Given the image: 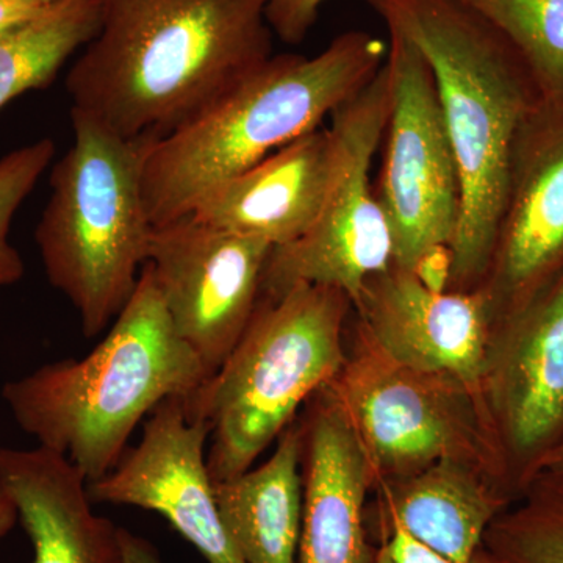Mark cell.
<instances>
[{
	"instance_id": "obj_1",
	"label": "cell",
	"mask_w": 563,
	"mask_h": 563,
	"mask_svg": "<svg viewBox=\"0 0 563 563\" xmlns=\"http://www.w3.org/2000/svg\"><path fill=\"white\" fill-rule=\"evenodd\" d=\"M101 24L70 66L73 107L131 141L161 140L273 55L266 0H99Z\"/></svg>"
},
{
	"instance_id": "obj_2",
	"label": "cell",
	"mask_w": 563,
	"mask_h": 563,
	"mask_svg": "<svg viewBox=\"0 0 563 563\" xmlns=\"http://www.w3.org/2000/svg\"><path fill=\"white\" fill-rule=\"evenodd\" d=\"M421 52L461 176L450 290H479L490 266L521 125L543 101L521 55L457 0H363Z\"/></svg>"
},
{
	"instance_id": "obj_3",
	"label": "cell",
	"mask_w": 563,
	"mask_h": 563,
	"mask_svg": "<svg viewBox=\"0 0 563 563\" xmlns=\"http://www.w3.org/2000/svg\"><path fill=\"white\" fill-rule=\"evenodd\" d=\"M387 55L388 43L362 31L335 36L313 57L273 54L195 120L144 143L141 190L152 228L188 217L222 181L322 128Z\"/></svg>"
},
{
	"instance_id": "obj_4",
	"label": "cell",
	"mask_w": 563,
	"mask_h": 563,
	"mask_svg": "<svg viewBox=\"0 0 563 563\" xmlns=\"http://www.w3.org/2000/svg\"><path fill=\"white\" fill-rule=\"evenodd\" d=\"M110 325L87 357L46 363L2 388L22 431L65 455L88 483L118 465L158 404L185 398L209 377L174 329L147 263Z\"/></svg>"
},
{
	"instance_id": "obj_5",
	"label": "cell",
	"mask_w": 563,
	"mask_h": 563,
	"mask_svg": "<svg viewBox=\"0 0 563 563\" xmlns=\"http://www.w3.org/2000/svg\"><path fill=\"white\" fill-rule=\"evenodd\" d=\"M351 309L346 292L322 285L262 296L228 358L184 398L188 417L210 426L207 465L214 483L254 466L299 407L339 376Z\"/></svg>"
},
{
	"instance_id": "obj_6",
	"label": "cell",
	"mask_w": 563,
	"mask_h": 563,
	"mask_svg": "<svg viewBox=\"0 0 563 563\" xmlns=\"http://www.w3.org/2000/svg\"><path fill=\"white\" fill-rule=\"evenodd\" d=\"M73 144L51 173L36 228L52 287L79 313L87 339L106 331L135 291L152 224L141 190L144 141L122 139L70 109Z\"/></svg>"
},
{
	"instance_id": "obj_7",
	"label": "cell",
	"mask_w": 563,
	"mask_h": 563,
	"mask_svg": "<svg viewBox=\"0 0 563 563\" xmlns=\"http://www.w3.org/2000/svg\"><path fill=\"white\" fill-rule=\"evenodd\" d=\"M328 388L368 455L374 485L454 461L487 474L512 503L484 398L459 380L399 365L358 329L357 351Z\"/></svg>"
},
{
	"instance_id": "obj_8",
	"label": "cell",
	"mask_w": 563,
	"mask_h": 563,
	"mask_svg": "<svg viewBox=\"0 0 563 563\" xmlns=\"http://www.w3.org/2000/svg\"><path fill=\"white\" fill-rule=\"evenodd\" d=\"M387 63L355 98L331 117L339 158L331 191L310 231L273 247L262 280L274 299L299 284L322 285L357 301L369 277L393 265V236L372 180L374 155L383 144L390 111Z\"/></svg>"
},
{
	"instance_id": "obj_9",
	"label": "cell",
	"mask_w": 563,
	"mask_h": 563,
	"mask_svg": "<svg viewBox=\"0 0 563 563\" xmlns=\"http://www.w3.org/2000/svg\"><path fill=\"white\" fill-rule=\"evenodd\" d=\"M390 111L374 181L393 236V263L412 269L422 252L453 246L461 221V176L435 80L421 52L388 31Z\"/></svg>"
},
{
	"instance_id": "obj_10",
	"label": "cell",
	"mask_w": 563,
	"mask_h": 563,
	"mask_svg": "<svg viewBox=\"0 0 563 563\" xmlns=\"http://www.w3.org/2000/svg\"><path fill=\"white\" fill-rule=\"evenodd\" d=\"M483 396L515 503L563 442V269L493 324Z\"/></svg>"
},
{
	"instance_id": "obj_11",
	"label": "cell",
	"mask_w": 563,
	"mask_h": 563,
	"mask_svg": "<svg viewBox=\"0 0 563 563\" xmlns=\"http://www.w3.org/2000/svg\"><path fill=\"white\" fill-rule=\"evenodd\" d=\"M272 251L263 240L220 231L191 214L152 228L146 263L174 329L209 376L246 331Z\"/></svg>"
},
{
	"instance_id": "obj_12",
	"label": "cell",
	"mask_w": 563,
	"mask_h": 563,
	"mask_svg": "<svg viewBox=\"0 0 563 563\" xmlns=\"http://www.w3.org/2000/svg\"><path fill=\"white\" fill-rule=\"evenodd\" d=\"M209 439L210 426L188 417L184 396L165 399L144 420L140 442L109 474L88 483L91 501L161 515L209 563H246L218 509Z\"/></svg>"
},
{
	"instance_id": "obj_13",
	"label": "cell",
	"mask_w": 563,
	"mask_h": 563,
	"mask_svg": "<svg viewBox=\"0 0 563 563\" xmlns=\"http://www.w3.org/2000/svg\"><path fill=\"white\" fill-rule=\"evenodd\" d=\"M562 269L563 102L542 101L518 133L506 206L479 287L493 324L520 309Z\"/></svg>"
},
{
	"instance_id": "obj_14",
	"label": "cell",
	"mask_w": 563,
	"mask_h": 563,
	"mask_svg": "<svg viewBox=\"0 0 563 563\" xmlns=\"http://www.w3.org/2000/svg\"><path fill=\"white\" fill-rule=\"evenodd\" d=\"M352 309L358 329L391 361L483 396L493 325L483 290L432 291L393 263L365 282Z\"/></svg>"
},
{
	"instance_id": "obj_15",
	"label": "cell",
	"mask_w": 563,
	"mask_h": 563,
	"mask_svg": "<svg viewBox=\"0 0 563 563\" xmlns=\"http://www.w3.org/2000/svg\"><path fill=\"white\" fill-rule=\"evenodd\" d=\"M302 428V531L298 563H369L365 501L372 463L328 387L310 398Z\"/></svg>"
},
{
	"instance_id": "obj_16",
	"label": "cell",
	"mask_w": 563,
	"mask_h": 563,
	"mask_svg": "<svg viewBox=\"0 0 563 563\" xmlns=\"http://www.w3.org/2000/svg\"><path fill=\"white\" fill-rule=\"evenodd\" d=\"M331 128H318L222 181L191 211L220 231L263 240L273 247L301 239L317 222L335 177Z\"/></svg>"
},
{
	"instance_id": "obj_17",
	"label": "cell",
	"mask_w": 563,
	"mask_h": 563,
	"mask_svg": "<svg viewBox=\"0 0 563 563\" xmlns=\"http://www.w3.org/2000/svg\"><path fill=\"white\" fill-rule=\"evenodd\" d=\"M0 492L31 539V563H124L121 528L92 510L87 477L65 455L0 446Z\"/></svg>"
},
{
	"instance_id": "obj_18",
	"label": "cell",
	"mask_w": 563,
	"mask_h": 563,
	"mask_svg": "<svg viewBox=\"0 0 563 563\" xmlns=\"http://www.w3.org/2000/svg\"><path fill=\"white\" fill-rule=\"evenodd\" d=\"M374 487L379 539L398 528L454 562L472 561L484 548L488 526L512 504L487 474L454 461Z\"/></svg>"
},
{
	"instance_id": "obj_19",
	"label": "cell",
	"mask_w": 563,
	"mask_h": 563,
	"mask_svg": "<svg viewBox=\"0 0 563 563\" xmlns=\"http://www.w3.org/2000/svg\"><path fill=\"white\" fill-rule=\"evenodd\" d=\"M302 428L292 421L261 465L214 483L218 509L246 563H298L302 531Z\"/></svg>"
},
{
	"instance_id": "obj_20",
	"label": "cell",
	"mask_w": 563,
	"mask_h": 563,
	"mask_svg": "<svg viewBox=\"0 0 563 563\" xmlns=\"http://www.w3.org/2000/svg\"><path fill=\"white\" fill-rule=\"evenodd\" d=\"M99 0H62L0 35V110L18 96L46 88L99 31Z\"/></svg>"
},
{
	"instance_id": "obj_21",
	"label": "cell",
	"mask_w": 563,
	"mask_h": 563,
	"mask_svg": "<svg viewBox=\"0 0 563 563\" xmlns=\"http://www.w3.org/2000/svg\"><path fill=\"white\" fill-rule=\"evenodd\" d=\"M484 548L499 563H563V476L537 474L488 526Z\"/></svg>"
},
{
	"instance_id": "obj_22",
	"label": "cell",
	"mask_w": 563,
	"mask_h": 563,
	"mask_svg": "<svg viewBox=\"0 0 563 563\" xmlns=\"http://www.w3.org/2000/svg\"><path fill=\"white\" fill-rule=\"evenodd\" d=\"M521 55L543 101L563 102V0H457Z\"/></svg>"
},
{
	"instance_id": "obj_23",
	"label": "cell",
	"mask_w": 563,
	"mask_h": 563,
	"mask_svg": "<svg viewBox=\"0 0 563 563\" xmlns=\"http://www.w3.org/2000/svg\"><path fill=\"white\" fill-rule=\"evenodd\" d=\"M54 154V141L43 139L0 158V287L16 284L24 276L20 252L9 242L11 221L51 165Z\"/></svg>"
},
{
	"instance_id": "obj_24",
	"label": "cell",
	"mask_w": 563,
	"mask_h": 563,
	"mask_svg": "<svg viewBox=\"0 0 563 563\" xmlns=\"http://www.w3.org/2000/svg\"><path fill=\"white\" fill-rule=\"evenodd\" d=\"M324 2L328 0H266V21L274 36L295 46L312 31Z\"/></svg>"
},
{
	"instance_id": "obj_25",
	"label": "cell",
	"mask_w": 563,
	"mask_h": 563,
	"mask_svg": "<svg viewBox=\"0 0 563 563\" xmlns=\"http://www.w3.org/2000/svg\"><path fill=\"white\" fill-rule=\"evenodd\" d=\"M380 543L387 547V550L390 551L391 558L395 559L396 563H499L485 551V548L474 555L472 561H450V559L443 558V555L433 553L429 548L422 547V544L413 540L409 533L398 528H393L387 533H384Z\"/></svg>"
},
{
	"instance_id": "obj_26",
	"label": "cell",
	"mask_w": 563,
	"mask_h": 563,
	"mask_svg": "<svg viewBox=\"0 0 563 563\" xmlns=\"http://www.w3.org/2000/svg\"><path fill=\"white\" fill-rule=\"evenodd\" d=\"M453 265V250L450 244H439L422 252L410 272L429 290L442 292L450 290Z\"/></svg>"
},
{
	"instance_id": "obj_27",
	"label": "cell",
	"mask_w": 563,
	"mask_h": 563,
	"mask_svg": "<svg viewBox=\"0 0 563 563\" xmlns=\"http://www.w3.org/2000/svg\"><path fill=\"white\" fill-rule=\"evenodd\" d=\"M43 9L46 7L33 0H0V35L36 16Z\"/></svg>"
},
{
	"instance_id": "obj_28",
	"label": "cell",
	"mask_w": 563,
	"mask_h": 563,
	"mask_svg": "<svg viewBox=\"0 0 563 563\" xmlns=\"http://www.w3.org/2000/svg\"><path fill=\"white\" fill-rule=\"evenodd\" d=\"M121 544L124 563H163L161 553L150 540L124 528H121Z\"/></svg>"
},
{
	"instance_id": "obj_29",
	"label": "cell",
	"mask_w": 563,
	"mask_h": 563,
	"mask_svg": "<svg viewBox=\"0 0 563 563\" xmlns=\"http://www.w3.org/2000/svg\"><path fill=\"white\" fill-rule=\"evenodd\" d=\"M18 514L13 503L5 493L0 492V539L7 536L16 525Z\"/></svg>"
},
{
	"instance_id": "obj_30",
	"label": "cell",
	"mask_w": 563,
	"mask_h": 563,
	"mask_svg": "<svg viewBox=\"0 0 563 563\" xmlns=\"http://www.w3.org/2000/svg\"><path fill=\"white\" fill-rule=\"evenodd\" d=\"M540 473H554L563 476V442L544 459L542 466H540Z\"/></svg>"
},
{
	"instance_id": "obj_31",
	"label": "cell",
	"mask_w": 563,
	"mask_h": 563,
	"mask_svg": "<svg viewBox=\"0 0 563 563\" xmlns=\"http://www.w3.org/2000/svg\"><path fill=\"white\" fill-rule=\"evenodd\" d=\"M369 563H396L395 559L391 558L390 551L387 550L384 543L379 544V548L374 550L372 562Z\"/></svg>"
},
{
	"instance_id": "obj_32",
	"label": "cell",
	"mask_w": 563,
	"mask_h": 563,
	"mask_svg": "<svg viewBox=\"0 0 563 563\" xmlns=\"http://www.w3.org/2000/svg\"><path fill=\"white\" fill-rule=\"evenodd\" d=\"M33 2L40 3V5H54V3L62 2V0H33Z\"/></svg>"
}]
</instances>
